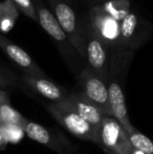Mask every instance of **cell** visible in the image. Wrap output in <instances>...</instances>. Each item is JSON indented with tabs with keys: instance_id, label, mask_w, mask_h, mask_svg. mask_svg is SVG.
Masks as SVG:
<instances>
[{
	"instance_id": "cell-1",
	"label": "cell",
	"mask_w": 153,
	"mask_h": 154,
	"mask_svg": "<svg viewBox=\"0 0 153 154\" xmlns=\"http://www.w3.org/2000/svg\"><path fill=\"white\" fill-rule=\"evenodd\" d=\"M82 26L85 42V60L87 61V66L107 82L112 51L108 45L105 44L102 39L94 32L88 21L87 16L82 19Z\"/></svg>"
},
{
	"instance_id": "cell-2",
	"label": "cell",
	"mask_w": 153,
	"mask_h": 154,
	"mask_svg": "<svg viewBox=\"0 0 153 154\" xmlns=\"http://www.w3.org/2000/svg\"><path fill=\"white\" fill-rule=\"evenodd\" d=\"M120 24V51L135 53L153 38V24L133 10Z\"/></svg>"
},
{
	"instance_id": "cell-3",
	"label": "cell",
	"mask_w": 153,
	"mask_h": 154,
	"mask_svg": "<svg viewBox=\"0 0 153 154\" xmlns=\"http://www.w3.org/2000/svg\"><path fill=\"white\" fill-rule=\"evenodd\" d=\"M48 2L51 12L68 37L75 51L82 59H85V42L82 20H79L76 11L69 2L65 0H48Z\"/></svg>"
},
{
	"instance_id": "cell-4",
	"label": "cell",
	"mask_w": 153,
	"mask_h": 154,
	"mask_svg": "<svg viewBox=\"0 0 153 154\" xmlns=\"http://www.w3.org/2000/svg\"><path fill=\"white\" fill-rule=\"evenodd\" d=\"M47 111L54 116L60 125L63 126L75 136L83 140H89L100 146V132L76 111L63 103L49 104Z\"/></svg>"
},
{
	"instance_id": "cell-5",
	"label": "cell",
	"mask_w": 153,
	"mask_h": 154,
	"mask_svg": "<svg viewBox=\"0 0 153 154\" xmlns=\"http://www.w3.org/2000/svg\"><path fill=\"white\" fill-rule=\"evenodd\" d=\"M34 4H35L36 11H37L39 24L49 35L50 38H53L54 42L57 45L58 49L61 53L64 60L68 64H72L74 60L76 59V57H80V56L72 47L69 39L62 29L61 25L57 21L55 15L47 6H45L42 0H34Z\"/></svg>"
},
{
	"instance_id": "cell-6",
	"label": "cell",
	"mask_w": 153,
	"mask_h": 154,
	"mask_svg": "<svg viewBox=\"0 0 153 154\" xmlns=\"http://www.w3.org/2000/svg\"><path fill=\"white\" fill-rule=\"evenodd\" d=\"M87 19L92 29L109 46L112 53L120 51L121 24L118 20L107 14L101 5L90 8Z\"/></svg>"
},
{
	"instance_id": "cell-7",
	"label": "cell",
	"mask_w": 153,
	"mask_h": 154,
	"mask_svg": "<svg viewBox=\"0 0 153 154\" xmlns=\"http://www.w3.org/2000/svg\"><path fill=\"white\" fill-rule=\"evenodd\" d=\"M100 147L107 154H130L133 149L127 131L112 116H105L100 128Z\"/></svg>"
},
{
	"instance_id": "cell-8",
	"label": "cell",
	"mask_w": 153,
	"mask_h": 154,
	"mask_svg": "<svg viewBox=\"0 0 153 154\" xmlns=\"http://www.w3.org/2000/svg\"><path fill=\"white\" fill-rule=\"evenodd\" d=\"M78 85L80 86V92L102 108L107 116H111L108 86L105 80L86 65L78 75Z\"/></svg>"
},
{
	"instance_id": "cell-9",
	"label": "cell",
	"mask_w": 153,
	"mask_h": 154,
	"mask_svg": "<svg viewBox=\"0 0 153 154\" xmlns=\"http://www.w3.org/2000/svg\"><path fill=\"white\" fill-rule=\"evenodd\" d=\"M61 103L65 104L66 106L72 108L81 118H83L90 125L93 126L96 129H98L99 132H100V128L102 126L104 118L109 116L102 108L92 103L90 100H88L80 91L68 93L66 100Z\"/></svg>"
},
{
	"instance_id": "cell-10",
	"label": "cell",
	"mask_w": 153,
	"mask_h": 154,
	"mask_svg": "<svg viewBox=\"0 0 153 154\" xmlns=\"http://www.w3.org/2000/svg\"><path fill=\"white\" fill-rule=\"evenodd\" d=\"M0 49L5 54L8 59L12 60L24 72V75L47 78L44 71L24 49L12 42L8 37H5L1 32H0Z\"/></svg>"
},
{
	"instance_id": "cell-11",
	"label": "cell",
	"mask_w": 153,
	"mask_h": 154,
	"mask_svg": "<svg viewBox=\"0 0 153 154\" xmlns=\"http://www.w3.org/2000/svg\"><path fill=\"white\" fill-rule=\"evenodd\" d=\"M22 82L31 88L34 92L40 94L48 101H51L53 104L61 103L65 101L68 93L62 86L56 84L47 78L33 77V75H22Z\"/></svg>"
},
{
	"instance_id": "cell-12",
	"label": "cell",
	"mask_w": 153,
	"mask_h": 154,
	"mask_svg": "<svg viewBox=\"0 0 153 154\" xmlns=\"http://www.w3.org/2000/svg\"><path fill=\"white\" fill-rule=\"evenodd\" d=\"M23 130L31 140L40 143L43 146L47 147V148L51 149L56 152L60 154L72 153L69 145L63 144L60 140V138H58L53 133H50V131H48L46 128L41 126L40 124L26 120V122L23 125Z\"/></svg>"
},
{
	"instance_id": "cell-13",
	"label": "cell",
	"mask_w": 153,
	"mask_h": 154,
	"mask_svg": "<svg viewBox=\"0 0 153 154\" xmlns=\"http://www.w3.org/2000/svg\"><path fill=\"white\" fill-rule=\"evenodd\" d=\"M19 17V11L11 0L0 2V32H11Z\"/></svg>"
},
{
	"instance_id": "cell-14",
	"label": "cell",
	"mask_w": 153,
	"mask_h": 154,
	"mask_svg": "<svg viewBox=\"0 0 153 154\" xmlns=\"http://www.w3.org/2000/svg\"><path fill=\"white\" fill-rule=\"evenodd\" d=\"M102 8L118 22L123 21L132 11L130 0H110L101 4Z\"/></svg>"
},
{
	"instance_id": "cell-15",
	"label": "cell",
	"mask_w": 153,
	"mask_h": 154,
	"mask_svg": "<svg viewBox=\"0 0 153 154\" xmlns=\"http://www.w3.org/2000/svg\"><path fill=\"white\" fill-rule=\"evenodd\" d=\"M26 120V118H24L18 110H16L11 105L10 102L0 104V126L17 125L23 128Z\"/></svg>"
},
{
	"instance_id": "cell-16",
	"label": "cell",
	"mask_w": 153,
	"mask_h": 154,
	"mask_svg": "<svg viewBox=\"0 0 153 154\" xmlns=\"http://www.w3.org/2000/svg\"><path fill=\"white\" fill-rule=\"evenodd\" d=\"M127 134L133 148L145 154H153V142L148 136L139 132L135 127L131 131L127 132Z\"/></svg>"
},
{
	"instance_id": "cell-17",
	"label": "cell",
	"mask_w": 153,
	"mask_h": 154,
	"mask_svg": "<svg viewBox=\"0 0 153 154\" xmlns=\"http://www.w3.org/2000/svg\"><path fill=\"white\" fill-rule=\"evenodd\" d=\"M0 132L6 144H17L25 134L23 128L17 125H1Z\"/></svg>"
},
{
	"instance_id": "cell-18",
	"label": "cell",
	"mask_w": 153,
	"mask_h": 154,
	"mask_svg": "<svg viewBox=\"0 0 153 154\" xmlns=\"http://www.w3.org/2000/svg\"><path fill=\"white\" fill-rule=\"evenodd\" d=\"M19 12L29 17L32 20L38 21V15L33 0H11Z\"/></svg>"
},
{
	"instance_id": "cell-19",
	"label": "cell",
	"mask_w": 153,
	"mask_h": 154,
	"mask_svg": "<svg viewBox=\"0 0 153 154\" xmlns=\"http://www.w3.org/2000/svg\"><path fill=\"white\" fill-rule=\"evenodd\" d=\"M17 83V79L12 72L0 68V86H13Z\"/></svg>"
},
{
	"instance_id": "cell-20",
	"label": "cell",
	"mask_w": 153,
	"mask_h": 154,
	"mask_svg": "<svg viewBox=\"0 0 153 154\" xmlns=\"http://www.w3.org/2000/svg\"><path fill=\"white\" fill-rule=\"evenodd\" d=\"M5 102H10V94L8 92L0 89V104L5 103Z\"/></svg>"
},
{
	"instance_id": "cell-21",
	"label": "cell",
	"mask_w": 153,
	"mask_h": 154,
	"mask_svg": "<svg viewBox=\"0 0 153 154\" xmlns=\"http://www.w3.org/2000/svg\"><path fill=\"white\" fill-rule=\"evenodd\" d=\"M6 145H8V144H6L5 140H3V137H2L1 132H0V149H4V148H5Z\"/></svg>"
},
{
	"instance_id": "cell-22",
	"label": "cell",
	"mask_w": 153,
	"mask_h": 154,
	"mask_svg": "<svg viewBox=\"0 0 153 154\" xmlns=\"http://www.w3.org/2000/svg\"><path fill=\"white\" fill-rule=\"evenodd\" d=\"M130 154H145V153H143L142 151H139V150H137V149H135V148H133L132 150H131V152Z\"/></svg>"
},
{
	"instance_id": "cell-23",
	"label": "cell",
	"mask_w": 153,
	"mask_h": 154,
	"mask_svg": "<svg viewBox=\"0 0 153 154\" xmlns=\"http://www.w3.org/2000/svg\"><path fill=\"white\" fill-rule=\"evenodd\" d=\"M94 1H101V2H103V3H105V2L110 1V0H94Z\"/></svg>"
},
{
	"instance_id": "cell-24",
	"label": "cell",
	"mask_w": 153,
	"mask_h": 154,
	"mask_svg": "<svg viewBox=\"0 0 153 154\" xmlns=\"http://www.w3.org/2000/svg\"><path fill=\"white\" fill-rule=\"evenodd\" d=\"M65 1H67V2H69V3H70V2H72V0H65Z\"/></svg>"
}]
</instances>
